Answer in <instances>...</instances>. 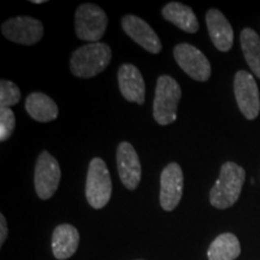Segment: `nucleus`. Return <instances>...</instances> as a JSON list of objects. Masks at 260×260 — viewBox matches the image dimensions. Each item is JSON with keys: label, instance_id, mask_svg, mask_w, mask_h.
<instances>
[{"label": "nucleus", "instance_id": "nucleus-22", "mask_svg": "<svg viewBox=\"0 0 260 260\" xmlns=\"http://www.w3.org/2000/svg\"><path fill=\"white\" fill-rule=\"evenodd\" d=\"M6 237H8V223L4 214H0V245H4Z\"/></svg>", "mask_w": 260, "mask_h": 260}, {"label": "nucleus", "instance_id": "nucleus-1", "mask_svg": "<svg viewBox=\"0 0 260 260\" xmlns=\"http://www.w3.org/2000/svg\"><path fill=\"white\" fill-rule=\"evenodd\" d=\"M245 181V169L234 161L224 162L218 180L210 190L211 205L218 210L232 207L239 200Z\"/></svg>", "mask_w": 260, "mask_h": 260}, {"label": "nucleus", "instance_id": "nucleus-15", "mask_svg": "<svg viewBox=\"0 0 260 260\" xmlns=\"http://www.w3.org/2000/svg\"><path fill=\"white\" fill-rule=\"evenodd\" d=\"M80 234L70 224H60L52 234V252L58 260H67L79 248Z\"/></svg>", "mask_w": 260, "mask_h": 260}, {"label": "nucleus", "instance_id": "nucleus-11", "mask_svg": "<svg viewBox=\"0 0 260 260\" xmlns=\"http://www.w3.org/2000/svg\"><path fill=\"white\" fill-rule=\"evenodd\" d=\"M117 169L122 183L129 190H135L141 181V164L130 142H121L117 147Z\"/></svg>", "mask_w": 260, "mask_h": 260}, {"label": "nucleus", "instance_id": "nucleus-10", "mask_svg": "<svg viewBox=\"0 0 260 260\" xmlns=\"http://www.w3.org/2000/svg\"><path fill=\"white\" fill-rule=\"evenodd\" d=\"M183 194V171L177 162H170L162 169L160 175V206L162 210L174 211Z\"/></svg>", "mask_w": 260, "mask_h": 260}, {"label": "nucleus", "instance_id": "nucleus-7", "mask_svg": "<svg viewBox=\"0 0 260 260\" xmlns=\"http://www.w3.org/2000/svg\"><path fill=\"white\" fill-rule=\"evenodd\" d=\"M234 93L242 115L249 121L259 116L260 96L254 76L245 70L237 71L234 79Z\"/></svg>", "mask_w": 260, "mask_h": 260}, {"label": "nucleus", "instance_id": "nucleus-20", "mask_svg": "<svg viewBox=\"0 0 260 260\" xmlns=\"http://www.w3.org/2000/svg\"><path fill=\"white\" fill-rule=\"evenodd\" d=\"M21 89L14 82L2 80L0 82V107H11L17 105L21 100Z\"/></svg>", "mask_w": 260, "mask_h": 260}, {"label": "nucleus", "instance_id": "nucleus-9", "mask_svg": "<svg viewBox=\"0 0 260 260\" xmlns=\"http://www.w3.org/2000/svg\"><path fill=\"white\" fill-rule=\"evenodd\" d=\"M174 57L178 67L193 80L205 82L210 79V61L203 52L193 45L178 44L174 48Z\"/></svg>", "mask_w": 260, "mask_h": 260}, {"label": "nucleus", "instance_id": "nucleus-13", "mask_svg": "<svg viewBox=\"0 0 260 260\" xmlns=\"http://www.w3.org/2000/svg\"><path fill=\"white\" fill-rule=\"evenodd\" d=\"M117 79H118L119 90L125 100L130 103H136L139 105H144L146 84L144 77L135 65L130 63L121 65Z\"/></svg>", "mask_w": 260, "mask_h": 260}, {"label": "nucleus", "instance_id": "nucleus-5", "mask_svg": "<svg viewBox=\"0 0 260 260\" xmlns=\"http://www.w3.org/2000/svg\"><path fill=\"white\" fill-rule=\"evenodd\" d=\"M109 18L105 11L95 4L80 5L75 14V31L82 41L100 42L105 34Z\"/></svg>", "mask_w": 260, "mask_h": 260}, {"label": "nucleus", "instance_id": "nucleus-2", "mask_svg": "<svg viewBox=\"0 0 260 260\" xmlns=\"http://www.w3.org/2000/svg\"><path fill=\"white\" fill-rule=\"evenodd\" d=\"M112 59L111 48L104 42H93L77 48L70 60V70L80 79L96 76L109 67Z\"/></svg>", "mask_w": 260, "mask_h": 260}, {"label": "nucleus", "instance_id": "nucleus-3", "mask_svg": "<svg viewBox=\"0 0 260 260\" xmlns=\"http://www.w3.org/2000/svg\"><path fill=\"white\" fill-rule=\"evenodd\" d=\"M181 95V87L176 80L169 75L159 77L153 102V117L158 124L169 125L176 121Z\"/></svg>", "mask_w": 260, "mask_h": 260}, {"label": "nucleus", "instance_id": "nucleus-16", "mask_svg": "<svg viewBox=\"0 0 260 260\" xmlns=\"http://www.w3.org/2000/svg\"><path fill=\"white\" fill-rule=\"evenodd\" d=\"M25 110L34 121L41 123L54 121L59 113L56 102L41 92L29 94L25 99Z\"/></svg>", "mask_w": 260, "mask_h": 260}, {"label": "nucleus", "instance_id": "nucleus-12", "mask_svg": "<svg viewBox=\"0 0 260 260\" xmlns=\"http://www.w3.org/2000/svg\"><path fill=\"white\" fill-rule=\"evenodd\" d=\"M121 24L125 34L149 53L157 54L161 51V42L157 32L142 18L135 15H125Z\"/></svg>", "mask_w": 260, "mask_h": 260}, {"label": "nucleus", "instance_id": "nucleus-24", "mask_svg": "<svg viewBox=\"0 0 260 260\" xmlns=\"http://www.w3.org/2000/svg\"><path fill=\"white\" fill-rule=\"evenodd\" d=\"M139 260H141V259H139Z\"/></svg>", "mask_w": 260, "mask_h": 260}, {"label": "nucleus", "instance_id": "nucleus-6", "mask_svg": "<svg viewBox=\"0 0 260 260\" xmlns=\"http://www.w3.org/2000/svg\"><path fill=\"white\" fill-rule=\"evenodd\" d=\"M61 177L59 162L47 151H42L37 159L34 186L41 200H48L56 193Z\"/></svg>", "mask_w": 260, "mask_h": 260}, {"label": "nucleus", "instance_id": "nucleus-8", "mask_svg": "<svg viewBox=\"0 0 260 260\" xmlns=\"http://www.w3.org/2000/svg\"><path fill=\"white\" fill-rule=\"evenodd\" d=\"M3 35L8 40L25 46H32L44 37V24L29 16L10 18L2 24Z\"/></svg>", "mask_w": 260, "mask_h": 260}, {"label": "nucleus", "instance_id": "nucleus-17", "mask_svg": "<svg viewBox=\"0 0 260 260\" xmlns=\"http://www.w3.org/2000/svg\"><path fill=\"white\" fill-rule=\"evenodd\" d=\"M161 16L168 22L175 24L177 28L186 32L194 34L199 29V22H198L193 10L189 6L181 4V3H169L161 9Z\"/></svg>", "mask_w": 260, "mask_h": 260}, {"label": "nucleus", "instance_id": "nucleus-18", "mask_svg": "<svg viewBox=\"0 0 260 260\" xmlns=\"http://www.w3.org/2000/svg\"><path fill=\"white\" fill-rule=\"evenodd\" d=\"M241 253L239 239L234 234L225 233L213 240L207 251L209 260H235Z\"/></svg>", "mask_w": 260, "mask_h": 260}, {"label": "nucleus", "instance_id": "nucleus-4", "mask_svg": "<svg viewBox=\"0 0 260 260\" xmlns=\"http://www.w3.org/2000/svg\"><path fill=\"white\" fill-rule=\"evenodd\" d=\"M112 181L106 162L102 158H93L89 162L86 180V198L93 209L105 207L111 199Z\"/></svg>", "mask_w": 260, "mask_h": 260}, {"label": "nucleus", "instance_id": "nucleus-19", "mask_svg": "<svg viewBox=\"0 0 260 260\" xmlns=\"http://www.w3.org/2000/svg\"><path fill=\"white\" fill-rule=\"evenodd\" d=\"M243 56L252 73L260 79V38L255 30L245 28L240 35Z\"/></svg>", "mask_w": 260, "mask_h": 260}, {"label": "nucleus", "instance_id": "nucleus-23", "mask_svg": "<svg viewBox=\"0 0 260 260\" xmlns=\"http://www.w3.org/2000/svg\"><path fill=\"white\" fill-rule=\"evenodd\" d=\"M32 4H44L45 0H31Z\"/></svg>", "mask_w": 260, "mask_h": 260}, {"label": "nucleus", "instance_id": "nucleus-14", "mask_svg": "<svg viewBox=\"0 0 260 260\" xmlns=\"http://www.w3.org/2000/svg\"><path fill=\"white\" fill-rule=\"evenodd\" d=\"M206 24L211 40L217 50L229 51L234 45V30L225 16L219 10L210 9L206 14Z\"/></svg>", "mask_w": 260, "mask_h": 260}, {"label": "nucleus", "instance_id": "nucleus-21", "mask_svg": "<svg viewBox=\"0 0 260 260\" xmlns=\"http://www.w3.org/2000/svg\"><path fill=\"white\" fill-rule=\"evenodd\" d=\"M16 126L15 113L10 107H0V141L11 138Z\"/></svg>", "mask_w": 260, "mask_h": 260}]
</instances>
